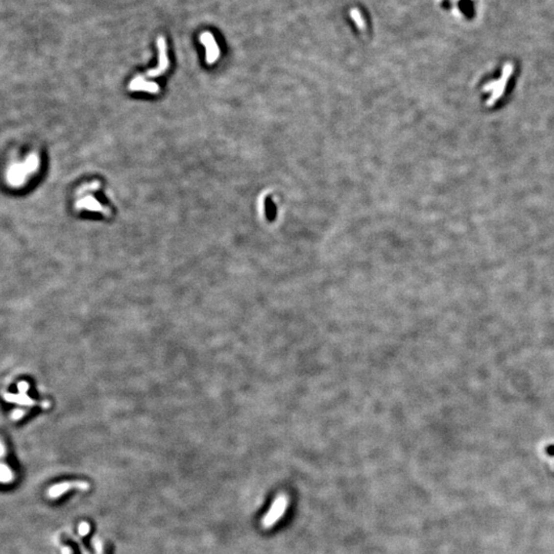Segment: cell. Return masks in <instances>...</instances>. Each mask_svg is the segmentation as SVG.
Wrapping results in <instances>:
<instances>
[{
	"instance_id": "obj_1",
	"label": "cell",
	"mask_w": 554,
	"mask_h": 554,
	"mask_svg": "<svg viewBox=\"0 0 554 554\" xmlns=\"http://www.w3.org/2000/svg\"><path fill=\"white\" fill-rule=\"evenodd\" d=\"M289 505V500L286 495H279L272 503V506L270 507L269 511L262 519V526L265 529L272 528L278 519L285 514L286 510Z\"/></svg>"
},
{
	"instance_id": "obj_2",
	"label": "cell",
	"mask_w": 554,
	"mask_h": 554,
	"mask_svg": "<svg viewBox=\"0 0 554 554\" xmlns=\"http://www.w3.org/2000/svg\"><path fill=\"white\" fill-rule=\"evenodd\" d=\"M157 48H158V66L154 69H151L147 72L146 76L150 78L157 77L164 73L169 67V60L168 57V49H167V42L162 36H159L157 39Z\"/></svg>"
},
{
	"instance_id": "obj_3",
	"label": "cell",
	"mask_w": 554,
	"mask_h": 554,
	"mask_svg": "<svg viewBox=\"0 0 554 554\" xmlns=\"http://www.w3.org/2000/svg\"><path fill=\"white\" fill-rule=\"evenodd\" d=\"M199 40L204 46L206 50V55H205L206 63L209 65L215 64L216 61L220 57V48L218 46V43H217L214 35L211 33V32H203V33L199 36Z\"/></svg>"
},
{
	"instance_id": "obj_4",
	"label": "cell",
	"mask_w": 554,
	"mask_h": 554,
	"mask_svg": "<svg viewBox=\"0 0 554 554\" xmlns=\"http://www.w3.org/2000/svg\"><path fill=\"white\" fill-rule=\"evenodd\" d=\"M510 74H511V67L506 66L504 68V72H503L501 79H500L499 81H494L490 84H486L484 86V91L494 90L493 95L491 96L490 99L486 101L487 106H493L500 99V97L502 96V94H503V92L506 88V83H507V80H508V77L510 76Z\"/></svg>"
},
{
	"instance_id": "obj_5",
	"label": "cell",
	"mask_w": 554,
	"mask_h": 554,
	"mask_svg": "<svg viewBox=\"0 0 554 554\" xmlns=\"http://www.w3.org/2000/svg\"><path fill=\"white\" fill-rule=\"evenodd\" d=\"M72 488H78V490L86 491L90 488V483L86 482H61L55 484L49 487L48 495L51 499H57L61 495H64L66 492L72 490Z\"/></svg>"
},
{
	"instance_id": "obj_6",
	"label": "cell",
	"mask_w": 554,
	"mask_h": 554,
	"mask_svg": "<svg viewBox=\"0 0 554 554\" xmlns=\"http://www.w3.org/2000/svg\"><path fill=\"white\" fill-rule=\"evenodd\" d=\"M129 90L133 92H146L152 95L158 94L160 89L156 82L147 81L143 76H138L129 83Z\"/></svg>"
},
{
	"instance_id": "obj_7",
	"label": "cell",
	"mask_w": 554,
	"mask_h": 554,
	"mask_svg": "<svg viewBox=\"0 0 554 554\" xmlns=\"http://www.w3.org/2000/svg\"><path fill=\"white\" fill-rule=\"evenodd\" d=\"M77 208L85 209L91 212L101 213L107 217H109L111 215V210L109 208H107V206L103 205L102 203H100L93 196V195H88V196H85L83 199H81L77 203Z\"/></svg>"
},
{
	"instance_id": "obj_8",
	"label": "cell",
	"mask_w": 554,
	"mask_h": 554,
	"mask_svg": "<svg viewBox=\"0 0 554 554\" xmlns=\"http://www.w3.org/2000/svg\"><path fill=\"white\" fill-rule=\"evenodd\" d=\"M90 529H91V528H90V525H89L88 523H81L80 526H79L78 531H79V534H80L81 536H85L86 534H89Z\"/></svg>"
}]
</instances>
